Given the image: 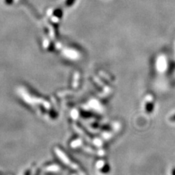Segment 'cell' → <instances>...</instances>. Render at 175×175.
I'll return each mask as SVG.
<instances>
[{
	"instance_id": "7a4b0ae2",
	"label": "cell",
	"mask_w": 175,
	"mask_h": 175,
	"mask_svg": "<svg viewBox=\"0 0 175 175\" xmlns=\"http://www.w3.org/2000/svg\"><path fill=\"white\" fill-rule=\"evenodd\" d=\"M170 121H175V115H173V116H172V117H171Z\"/></svg>"
},
{
	"instance_id": "3957f363",
	"label": "cell",
	"mask_w": 175,
	"mask_h": 175,
	"mask_svg": "<svg viewBox=\"0 0 175 175\" xmlns=\"http://www.w3.org/2000/svg\"><path fill=\"white\" fill-rule=\"evenodd\" d=\"M172 175H175V168H174L172 170Z\"/></svg>"
},
{
	"instance_id": "6da1fadb",
	"label": "cell",
	"mask_w": 175,
	"mask_h": 175,
	"mask_svg": "<svg viewBox=\"0 0 175 175\" xmlns=\"http://www.w3.org/2000/svg\"><path fill=\"white\" fill-rule=\"evenodd\" d=\"M146 109L148 113H151V112H153V103H148L146 105Z\"/></svg>"
}]
</instances>
